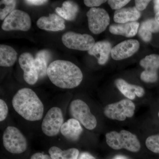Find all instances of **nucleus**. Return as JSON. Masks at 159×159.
Here are the masks:
<instances>
[{
	"instance_id": "30",
	"label": "nucleus",
	"mask_w": 159,
	"mask_h": 159,
	"mask_svg": "<svg viewBox=\"0 0 159 159\" xmlns=\"http://www.w3.org/2000/svg\"><path fill=\"white\" fill-rule=\"evenodd\" d=\"M106 2L107 1L104 0H84V2L87 7L95 8V7L100 6Z\"/></svg>"
},
{
	"instance_id": "27",
	"label": "nucleus",
	"mask_w": 159,
	"mask_h": 159,
	"mask_svg": "<svg viewBox=\"0 0 159 159\" xmlns=\"http://www.w3.org/2000/svg\"><path fill=\"white\" fill-rule=\"evenodd\" d=\"M130 2L129 0H109L108 3L112 9L118 10L122 9V7L126 6Z\"/></svg>"
},
{
	"instance_id": "26",
	"label": "nucleus",
	"mask_w": 159,
	"mask_h": 159,
	"mask_svg": "<svg viewBox=\"0 0 159 159\" xmlns=\"http://www.w3.org/2000/svg\"><path fill=\"white\" fill-rule=\"evenodd\" d=\"M140 27L148 30L152 33H157L159 31V24L154 19L144 21L141 24Z\"/></svg>"
},
{
	"instance_id": "12",
	"label": "nucleus",
	"mask_w": 159,
	"mask_h": 159,
	"mask_svg": "<svg viewBox=\"0 0 159 159\" xmlns=\"http://www.w3.org/2000/svg\"><path fill=\"white\" fill-rule=\"evenodd\" d=\"M34 58L29 52H25L20 55L19 63L24 71V80L30 85H33L38 80V74L34 64Z\"/></svg>"
},
{
	"instance_id": "28",
	"label": "nucleus",
	"mask_w": 159,
	"mask_h": 159,
	"mask_svg": "<svg viewBox=\"0 0 159 159\" xmlns=\"http://www.w3.org/2000/svg\"><path fill=\"white\" fill-rule=\"evenodd\" d=\"M9 113V108L6 102L0 99V121L2 122L7 118Z\"/></svg>"
},
{
	"instance_id": "29",
	"label": "nucleus",
	"mask_w": 159,
	"mask_h": 159,
	"mask_svg": "<svg viewBox=\"0 0 159 159\" xmlns=\"http://www.w3.org/2000/svg\"><path fill=\"white\" fill-rule=\"evenodd\" d=\"M139 36L145 42H149L152 38V34L151 32L140 27L138 31Z\"/></svg>"
},
{
	"instance_id": "18",
	"label": "nucleus",
	"mask_w": 159,
	"mask_h": 159,
	"mask_svg": "<svg viewBox=\"0 0 159 159\" xmlns=\"http://www.w3.org/2000/svg\"><path fill=\"white\" fill-rule=\"evenodd\" d=\"M140 11L135 7L122 8L116 10L114 13V20L118 24L136 21L141 17Z\"/></svg>"
},
{
	"instance_id": "23",
	"label": "nucleus",
	"mask_w": 159,
	"mask_h": 159,
	"mask_svg": "<svg viewBox=\"0 0 159 159\" xmlns=\"http://www.w3.org/2000/svg\"><path fill=\"white\" fill-rule=\"evenodd\" d=\"M50 156L53 159H77L79 151L77 148H70L62 150L57 146H52L48 150Z\"/></svg>"
},
{
	"instance_id": "9",
	"label": "nucleus",
	"mask_w": 159,
	"mask_h": 159,
	"mask_svg": "<svg viewBox=\"0 0 159 159\" xmlns=\"http://www.w3.org/2000/svg\"><path fill=\"white\" fill-rule=\"evenodd\" d=\"M63 44L69 49L89 51L95 44L93 37L88 34H81L68 31L61 37Z\"/></svg>"
},
{
	"instance_id": "22",
	"label": "nucleus",
	"mask_w": 159,
	"mask_h": 159,
	"mask_svg": "<svg viewBox=\"0 0 159 159\" xmlns=\"http://www.w3.org/2000/svg\"><path fill=\"white\" fill-rule=\"evenodd\" d=\"M17 53L13 48L5 44L0 45V66L9 67L13 65L17 59Z\"/></svg>"
},
{
	"instance_id": "20",
	"label": "nucleus",
	"mask_w": 159,
	"mask_h": 159,
	"mask_svg": "<svg viewBox=\"0 0 159 159\" xmlns=\"http://www.w3.org/2000/svg\"><path fill=\"white\" fill-rule=\"evenodd\" d=\"M79 9L77 3L73 1H67L63 3L61 7H57L55 11L64 19L73 21L77 17Z\"/></svg>"
},
{
	"instance_id": "31",
	"label": "nucleus",
	"mask_w": 159,
	"mask_h": 159,
	"mask_svg": "<svg viewBox=\"0 0 159 159\" xmlns=\"http://www.w3.org/2000/svg\"><path fill=\"white\" fill-rule=\"evenodd\" d=\"M151 2L148 0H136L135 7L139 11H142L146 9L148 4Z\"/></svg>"
},
{
	"instance_id": "6",
	"label": "nucleus",
	"mask_w": 159,
	"mask_h": 159,
	"mask_svg": "<svg viewBox=\"0 0 159 159\" xmlns=\"http://www.w3.org/2000/svg\"><path fill=\"white\" fill-rule=\"evenodd\" d=\"M135 110L134 103L130 99H125L107 105L103 113L109 119L123 121L133 116Z\"/></svg>"
},
{
	"instance_id": "33",
	"label": "nucleus",
	"mask_w": 159,
	"mask_h": 159,
	"mask_svg": "<svg viewBox=\"0 0 159 159\" xmlns=\"http://www.w3.org/2000/svg\"><path fill=\"white\" fill-rule=\"evenodd\" d=\"M30 159H53L51 156L48 155L44 154L41 152L34 153L31 156Z\"/></svg>"
},
{
	"instance_id": "19",
	"label": "nucleus",
	"mask_w": 159,
	"mask_h": 159,
	"mask_svg": "<svg viewBox=\"0 0 159 159\" xmlns=\"http://www.w3.org/2000/svg\"><path fill=\"white\" fill-rule=\"evenodd\" d=\"M140 24L138 22H132L124 24H113L109 27L111 34L121 35L129 38L134 36L139 31Z\"/></svg>"
},
{
	"instance_id": "16",
	"label": "nucleus",
	"mask_w": 159,
	"mask_h": 159,
	"mask_svg": "<svg viewBox=\"0 0 159 159\" xmlns=\"http://www.w3.org/2000/svg\"><path fill=\"white\" fill-rule=\"evenodd\" d=\"M80 123L78 120L74 118L68 119L61 126V133L70 141H77L83 131Z\"/></svg>"
},
{
	"instance_id": "17",
	"label": "nucleus",
	"mask_w": 159,
	"mask_h": 159,
	"mask_svg": "<svg viewBox=\"0 0 159 159\" xmlns=\"http://www.w3.org/2000/svg\"><path fill=\"white\" fill-rule=\"evenodd\" d=\"M115 84L120 92L130 100L134 99L136 96L142 97L145 94L144 89L142 87L129 84L122 79L116 80Z\"/></svg>"
},
{
	"instance_id": "1",
	"label": "nucleus",
	"mask_w": 159,
	"mask_h": 159,
	"mask_svg": "<svg viewBox=\"0 0 159 159\" xmlns=\"http://www.w3.org/2000/svg\"><path fill=\"white\" fill-rule=\"evenodd\" d=\"M47 75L54 85L63 89L77 87L83 78L82 71L77 66L61 60L54 61L49 65Z\"/></svg>"
},
{
	"instance_id": "11",
	"label": "nucleus",
	"mask_w": 159,
	"mask_h": 159,
	"mask_svg": "<svg viewBox=\"0 0 159 159\" xmlns=\"http://www.w3.org/2000/svg\"><path fill=\"white\" fill-rule=\"evenodd\" d=\"M140 65L145 69L140 76L142 81L146 83L156 82L158 78L159 55L156 54L147 55L140 61Z\"/></svg>"
},
{
	"instance_id": "21",
	"label": "nucleus",
	"mask_w": 159,
	"mask_h": 159,
	"mask_svg": "<svg viewBox=\"0 0 159 159\" xmlns=\"http://www.w3.org/2000/svg\"><path fill=\"white\" fill-rule=\"evenodd\" d=\"M51 57V53L48 50H42L36 54L34 64L39 77H43L47 75L48 64Z\"/></svg>"
},
{
	"instance_id": "24",
	"label": "nucleus",
	"mask_w": 159,
	"mask_h": 159,
	"mask_svg": "<svg viewBox=\"0 0 159 159\" xmlns=\"http://www.w3.org/2000/svg\"><path fill=\"white\" fill-rule=\"evenodd\" d=\"M16 1L14 0H2L0 2V19L5 20L12 11L15 10Z\"/></svg>"
},
{
	"instance_id": "2",
	"label": "nucleus",
	"mask_w": 159,
	"mask_h": 159,
	"mask_svg": "<svg viewBox=\"0 0 159 159\" xmlns=\"http://www.w3.org/2000/svg\"><path fill=\"white\" fill-rule=\"evenodd\" d=\"M11 103L16 112L25 120L34 122L42 119L43 104L31 89L25 88L19 90L12 98Z\"/></svg>"
},
{
	"instance_id": "14",
	"label": "nucleus",
	"mask_w": 159,
	"mask_h": 159,
	"mask_svg": "<svg viewBox=\"0 0 159 159\" xmlns=\"http://www.w3.org/2000/svg\"><path fill=\"white\" fill-rule=\"evenodd\" d=\"M36 25L39 29L47 31H62L66 27L65 20L55 13L41 16L38 20Z\"/></svg>"
},
{
	"instance_id": "10",
	"label": "nucleus",
	"mask_w": 159,
	"mask_h": 159,
	"mask_svg": "<svg viewBox=\"0 0 159 159\" xmlns=\"http://www.w3.org/2000/svg\"><path fill=\"white\" fill-rule=\"evenodd\" d=\"M89 29L94 34L105 31L110 22L108 12L102 8H92L87 12Z\"/></svg>"
},
{
	"instance_id": "36",
	"label": "nucleus",
	"mask_w": 159,
	"mask_h": 159,
	"mask_svg": "<svg viewBox=\"0 0 159 159\" xmlns=\"http://www.w3.org/2000/svg\"><path fill=\"white\" fill-rule=\"evenodd\" d=\"M112 159H129L127 157L125 156L121 155H118L114 157Z\"/></svg>"
},
{
	"instance_id": "7",
	"label": "nucleus",
	"mask_w": 159,
	"mask_h": 159,
	"mask_svg": "<svg viewBox=\"0 0 159 159\" xmlns=\"http://www.w3.org/2000/svg\"><path fill=\"white\" fill-rule=\"evenodd\" d=\"M64 118L61 109L57 107L50 108L43 119L41 124L43 132L48 137L56 136L60 132Z\"/></svg>"
},
{
	"instance_id": "37",
	"label": "nucleus",
	"mask_w": 159,
	"mask_h": 159,
	"mask_svg": "<svg viewBox=\"0 0 159 159\" xmlns=\"http://www.w3.org/2000/svg\"><path fill=\"white\" fill-rule=\"evenodd\" d=\"M155 19L157 21V22L159 24V11L156 14L155 16Z\"/></svg>"
},
{
	"instance_id": "3",
	"label": "nucleus",
	"mask_w": 159,
	"mask_h": 159,
	"mask_svg": "<svg viewBox=\"0 0 159 159\" xmlns=\"http://www.w3.org/2000/svg\"><path fill=\"white\" fill-rule=\"evenodd\" d=\"M107 145L115 150L124 149L136 152L141 149V144L138 137L134 134L126 130H122L119 132L113 131L105 135Z\"/></svg>"
},
{
	"instance_id": "35",
	"label": "nucleus",
	"mask_w": 159,
	"mask_h": 159,
	"mask_svg": "<svg viewBox=\"0 0 159 159\" xmlns=\"http://www.w3.org/2000/svg\"><path fill=\"white\" fill-rule=\"evenodd\" d=\"M154 10L156 14L159 11V0H155L153 1Z\"/></svg>"
},
{
	"instance_id": "4",
	"label": "nucleus",
	"mask_w": 159,
	"mask_h": 159,
	"mask_svg": "<svg viewBox=\"0 0 159 159\" xmlns=\"http://www.w3.org/2000/svg\"><path fill=\"white\" fill-rule=\"evenodd\" d=\"M2 141L4 148L11 153H23L28 148V142L25 137L15 126H9L5 129Z\"/></svg>"
},
{
	"instance_id": "13",
	"label": "nucleus",
	"mask_w": 159,
	"mask_h": 159,
	"mask_svg": "<svg viewBox=\"0 0 159 159\" xmlns=\"http://www.w3.org/2000/svg\"><path fill=\"white\" fill-rule=\"evenodd\" d=\"M139 48L140 43L137 40H126L119 43L112 48L111 56L115 60L126 59L135 54Z\"/></svg>"
},
{
	"instance_id": "5",
	"label": "nucleus",
	"mask_w": 159,
	"mask_h": 159,
	"mask_svg": "<svg viewBox=\"0 0 159 159\" xmlns=\"http://www.w3.org/2000/svg\"><path fill=\"white\" fill-rule=\"evenodd\" d=\"M69 112L74 119L78 120L87 129L93 130L97 127L96 117L91 113L88 104L81 99H75L71 102Z\"/></svg>"
},
{
	"instance_id": "25",
	"label": "nucleus",
	"mask_w": 159,
	"mask_h": 159,
	"mask_svg": "<svg viewBox=\"0 0 159 159\" xmlns=\"http://www.w3.org/2000/svg\"><path fill=\"white\" fill-rule=\"evenodd\" d=\"M145 145L151 151L159 154V134L147 138L145 141Z\"/></svg>"
},
{
	"instance_id": "15",
	"label": "nucleus",
	"mask_w": 159,
	"mask_h": 159,
	"mask_svg": "<svg viewBox=\"0 0 159 159\" xmlns=\"http://www.w3.org/2000/svg\"><path fill=\"white\" fill-rule=\"evenodd\" d=\"M112 49L111 45L109 42L101 41L95 43L88 52L89 54L97 58L99 64L103 65L108 61Z\"/></svg>"
},
{
	"instance_id": "32",
	"label": "nucleus",
	"mask_w": 159,
	"mask_h": 159,
	"mask_svg": "<svg viewBox=\"0 0 159 159\" xmlns=\"http://www.w3.org/2000/svg\"><path fill=\"white\" fill-rule=\"evenodd\" d=\"M24 2L31 6H39L44 5L45 4L48 2L47 0H27Z\"/></svg>"
},
{
	"instance_id": "34",
	"label": "nucleus",
	"mask_w": 159,
	"mask_h": 159,
	"mask_svg": "<svg viewBox=\"0 0 159 159\" xmlns=\"http://www.w3.org/2000/svg\"><path fill=\"white\" fill-rule=\"evenodd\" d=\"M79 159H96L93 155L87 152H82L80 155Z\"/></svg>"
},
{
	"instance_id": "38",
	"label": "nucleus",
	"mask_w": 159,
	"mask_h": 159,
	"mask_svg": "<svg viewBox=\"0 0 159 159\" xmlns=\"http://www.w3.org/2000/svg\"><path fill=\"white\" fill-rule=\"evenodd\" d=\"M158 116L159 117V112H158Z\"/></svg>"
},
{
	"instance_id": "8",
	"label": "nucleus",
	"mask_w": 159,
	"mask_h": 159,
	"mask_svg": "<svg viewBox=\"0 0 159 159\" xmlns=\"http://www.w3.org/2000/svg\"><path fill=\"white\" fill-rule=\"evenodd\" d=\"M30 16L25 11L15 9L4 20L2 29L4 31H29L31 27Z\"/></svg>"
}]
</instances>
